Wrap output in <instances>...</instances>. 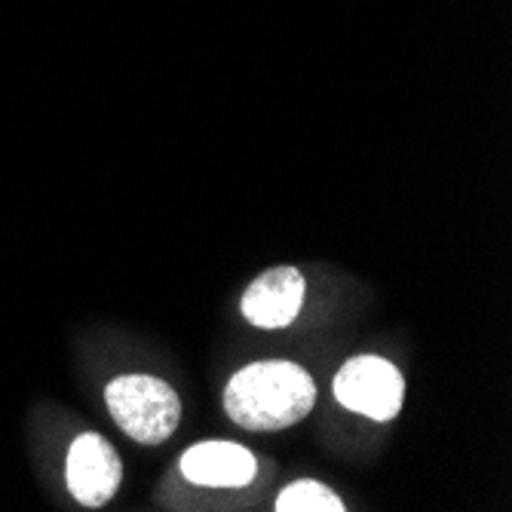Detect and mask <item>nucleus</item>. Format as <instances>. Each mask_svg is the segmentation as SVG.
I'll return each instance as SVG.
<instances>
[{
    "mask_svg": "<svg viewBox=\"0 0 512 512\" xmlns=\"http://www.w3.org/2000/svg\"><path fill=\"white\" fill-rule=\"evenodd\" d=\"M316 402V384L307 371L286 359H267L240 368L224 387V411L252 433L295 427Z\"/></svg>",
    "mask_w": 512,
    "mask_h": 512,
    "instance_id": "1",
    "label": "nucleus"
},
{
    "mask_svg": "<svg viewBox=\"0 0 512 512\" xmlns=\"http://www.w3.org/2000/svg\"><path fill=\"white\" fill-rule=\"evenodd\" d=\"M108 411L117 427L142 445L166 442L181 421L178 393L151 375H126L108 384L105 390Z\"/></svg>",
    "mask_w": 512,
    "mask_h": 512,
    "instance_id": "2",
    "label": "nucleus"
},
{
    "mask_svg": "<svg viewBox=\"0 0 512 512\" xmlns=\"http://www.w3.org/2000/svg\"><path fill=\"white\" fill-rule=\"evenodd\" d=\"M335 396L344 408L371 421H393L405 399L399 368L381 356H353L335 375Z\"/></svg>",
    "mask_w": 512,
    "mask_h": 512,
    "instance_id": "3",
    "label": "nucleus"
},
{
    "mask_svg": "<svg viewBox=\"0 0 512 512\" xmlns=\"http://www.w3.org/2000/svg\"><path fill=\"white\" fill-rule=\"evenodd\" d=\"M65 476L80 506L99 509L117 494L123 482V463L108 439H102L99 433H83L68 451Z\"/></svg>",
    "mask_w": 512,
    "mask_h": 512,
    "instance_id": "4",
    "label": "nucleus"
},
{
    "mask_svg": "<svg viewBox=\"0 0 512 512\" xmlns=\"http://www.w3.org/2000/svg\"><path fill=\"white\" fill-rule=\"evenodd\" d=\"M304 304V276L298 267H270L243 295V316L258 329H286Z\"/></svg>",
    "mask_w": 512,
    "mask_h": 512,
    "instance_id": "5",
    "label": "nucleus"
},
{
    "mask_svg": "<svg viewBox=\"0 0 512 512\" xmlns=\"http://www.w3.org/2000/svg\"><path fill=\"white\" fill-rule=\"evenodd\" d=\"M181 473L206 488H243L255 479V454L237 442H200L181 454Z\"/></svg>",
    "mask_w": 512,
    "mask_h": 512,
    "instance_id": "6",
    "label": "nucleus"
},
{
    "mask_svg": "<svg viewBox=\"0 0 512 512\" xmlns=\"http://www.w3.org/2000/svg\"><path fill=\"white\" fill-rule=\"evenodd\" d=\"M273 509L276 512H344L347 506L332 488H325L313 479H304L279 494Z\"/></svg>",
    "mask_w": 512,
    "mask_h": 512,
    "instance_id": "7",
    "label": "nucleus"
}]
</instances>
